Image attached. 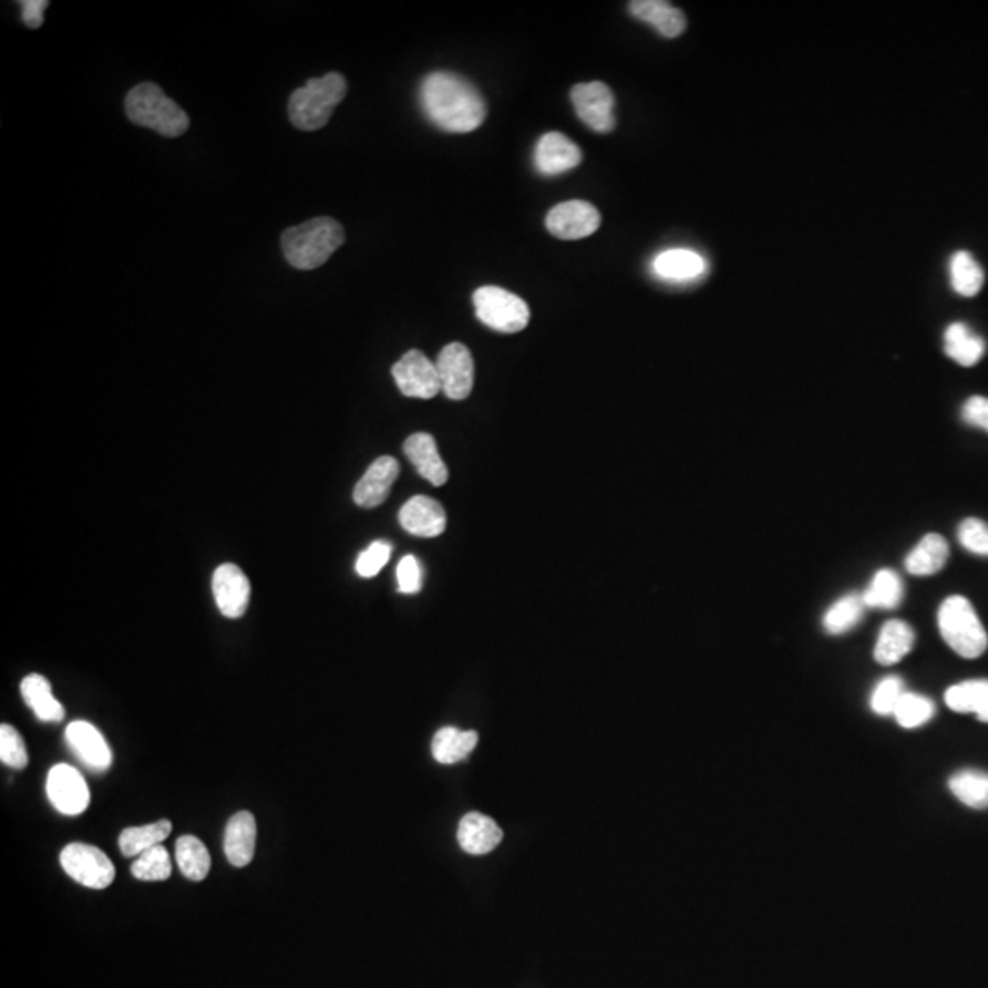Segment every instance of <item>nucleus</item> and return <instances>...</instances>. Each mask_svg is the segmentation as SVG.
<instances>
[{
  "mask_svg": "<svg viewBox=\"0 0 988 988\" xmlns=\"http://www.w3.org/2000/svg\"><path fill=\"white\" fill-rule=\"evenodd\" d=\"M951 794L972 810H988V774L981 771H959L948 782Z\"/></svg>",
  "mask_w": 988,
  "mask_h": 988,
  "instance_id": "obj_34",
  "label": "nucleus"
},
{
  "mask_svg": "<svg viewBox=\"0 0 988 988\" xmlns=\"http://www.w3.org/2000/svg\"><path fill=\"white\" fill-rule=\"evenodd\" d=\"M628 11L637 21L647 22L656 28L662 38L676 39L687 30V17L683 11L665 0H634Z\"/></svg>",
  "mask_w": 988,
  "mask_h": 988,
  "instance_id": "obj_18",
  "label": "nucleus"
},
{
  "mask_svg": "<svg viewBox=\"0 0 988 988\" xmlns=\"http://www.w3.org/2000/svg\"><path fill=\"white\" fill-rule=\"evenodd\" d=\"M476 317L485 327L500 333H516L526 330L529 325V306L526 300L516 297L507 289L498 286H484L473 295Z\"/></svg>",
  "mask_w": 988,
  "mask_h": 988,
  "instance_id": "obj_6",
  "label": "nucleus"
},
{
  "mask_svg": "<svg viewBox=\"0 0 988 988\" xmlns=\"http://www.w3.org/2000/svg\"><path fill=\"white\" fill-rule=\"evenodd\" d=\"M502 830L490 816L469 813L457 825V842L471 855H485L493 852L502 841Z\"/></svg>",
  "mask_w": 988,
  "mask_h": 988,
  "instance_id": "obj_22",
  "label": "nucleus"
},
{
  "mask_svg": "<svg viewBox=\"0 0 988 988\" xmlns=\"http://www.w3.org/2000/svg\"><path fill=\"white\" fill-rule=\"evenodd\" d=\"M948 557L950 549L945 536L930 533L909 552L905 560L906 569L915 577H930L945 568Z\"/></svg>",
  "mask_w": 988,
  "mask_h": 988,
  "instance_id": "obj_24",
  "label": "nucleus"
},
{
  "mask_svg": "<svg viewBox=\"0 0 988 988\" xmlns=\"http://www.w3.org/2000/svg\"><path fill=\"white\" fill-rule=\"evenodd\" d=\"M173 831V824L168 821H158L154 824L137 825V827H126L120 835V850L125 857H134L147 852L151 847L159 846L165 838H168Z\"/></svg>",
  "mask_w": 988,
  "mask_h": 988,
  "instance_id": "obj_30",
  "label": "nucleus"
},
{
  "mask_svg": "<svg viewBox=\"0 0 988 988\" xmlns=\"http://www.w3.org/2000/svg\"><path fill=\"white\" fill-rule=\"evenodd\" d=\"M945 703L957 714H976L988 723V679H970L951 685L945 692Z\"/></svg>",
  "mask_w": 988,
  "mask_h": 988,
  "instance_id": "obj_25",
  "label": "nucleus"
},
{
  "mask_svg": "<svg viewBox=\"0 0 988 988\" xmlns=\"http://www.w3.org/2000/svg\"><path fill=\"white\" fill-rule=\"evenodd\" d=\"M395 384L401 394L418 400H432L442 392L440 373L436 363H432L425 353L420 350L406 352L398 363L392 367Z\"/></svg>",
  "mask_w": 988,
  "mask_h": 988,
  "instance_id": "obj_9",
  "label": "nucleus"
},
{
  "mask_svg": "<svg viewBox=\"0 0 988 988\" xmlns=\"http://www.w3.org/2000/svg\"><path fill=\"white\" fill-rule=\"evenodd\" d=\"M915 634L905 620H888L878 634L873 658L883 667H892L906 658L914 648Z\"/></svg>",
  "mask_w": 988,
  "mask_h": 988,
  "instance_id": "obj_23",
  "label": "nucleus"
},
{
  "mask_svg": "<svg viewBox=\"0 0 988 988\" xmlns=\"http://www.w3.org/2000/svg\"><path fill=\"white\" fill-rule=\"evenodd\" d=\"M583 151L560 132H547L535 147V167L544 176H557L578 167Z\"/></svg>",
  "mask_w": 988,
  "mask_h": 988,
  "instance_id": "obj_15",
  "label": "nucleus"
},
{
  "mask_svg": "<svg viewBox=\"0 0 988 988\" xmlns=\"http://www.w3.org/2000/svg\"><path fill=\"white\" fill-rule=\"evenodd\" d=\"M436 369L443 394L453 401L467 400L474 383V361L469 348L451 342L438 356Z\"/></svg>",
  "mask_w": 988,
  "mask_h": 988,
  "instance_id": "obj_12",
  "label": "nucleus"
},
{
  "mask_svg": "<svg viewBox=\"0 0 988 988\" xmlns=\"http://www.w3.org/2000/svg\"><path fill=\"white\" fill-rule=\"evenodd\" d=\"M176 863L184 877L189 881H204L210 869L206 844L193 835L179 836L176 841Z\"/></svg>",
  "mask_w": 988,
  "mask_h": 988,
  "instance_id": "obj_32",
  "label": "nucleus"
},
{
  "mask_svg": "<svg viewBox=\"0 0 988 988\" xmlns=\"http://www.w3.org/2000/svg\"><path fill=\"white\" fill-rule=\"evenodd\" d=\"M400 474V463L395 457L381 456L370 465L363 478L359 480L353 490V502L372 510L383 504L389 496L390 487Z\"/></svg>",
  "mask_w": 988,
  "mask_h": 988,
  "instance_id": "obj_17",
  "label": "nucleus"
},
{
  "mask_svg": "<svg viewBox=\"0 0 988 988\" xmlns=\"http://www.w3.org/2000/svg\"><path fill=\"white\" fill-rule=\"evenodd\" d=\"M131 872L134 877L147 881V883L167 881L173 873V864H171L167 850L159 844V846L151 847L142 855H137L136 861L132 863Z\"/></svg>",
  "mask_w": 988,
  "mask_h": 988,
  "instance_id": "obj_36",
  "label": "nucleus"
},
{
  "mask_svg": "<svg viewBox=\"0 0 988 988\" xmlns=\"http://www.w3.org/2000/svg\"><path fill=\"white\" fill-rule=\"evenodd\" d=\"M400 524L406 533L421 538L442 535L447 526V515L442 504L429 496H414L400 511Z\"/></svg>",
  "mask_w": 988,
  "mask_h": 988,
  "instance_id": "obj_16",
  "label": "nucleus"
},
{
  "mask_svg": "<svg viewBox=\"0 0 988 988\" xmlns=\"http://www.w3.org/2000/svg\"><path fill=\"white\" fill-rule=\"evenodd\" d=\"M599 226V210L584 200L563 202L553 207L546 216L547 231L560 240L591 237Z\"/></svg>",
  "mask_w": 988,
  "mask_h": 988,
  "instance_id": "obj_11",
  "label": "nucleus"
},
{
  "mask_svg": "<svg viewBox=\"0 0 988 988\" xmlns=\"http://www.w3.org/2000/svg\"><path fill=\"white\" fill-rule=\"evenodd\" d=\"M957 541L967 552L988 557V524L979 518H967L957 527Z\"/></svg>",
  "mask_w": 988,
  "mask_h": 988,
  "instance_id": "obj_39",
  "label": "nucleus"
},
{
  "mask_svg": "<svg viewBox=\"0 0 988 988\" xmlns=\"http://www.w3.org/2000/svg\"><path fill=\"white\" fill-rule=\"evenodd\" d=\"M984 337L976 336L965 322H954L945 331V353L961 367H974L985 356Z\"/></svg>",
  "mask_w": 988,
  "mask_h": 988,
  "instance_id": "obj_27",
  "label": "nucleus"
},
{
  "mask_svg": "<svg viewBox=\"0 0 988 988\" xmlns=\"http://www.w3.org/2000/svg\"><path fill=\"white\" fill-rule=\"evenodd\" d=\"M861 597L866 610H894L905 597V586L894 569H881Z\"/></svg>",
  "mask_w": 988,
  "mask_h": 988,
  "instance_id": "obj_28",
  "label": "nucleus"
},
{
  "mask_svg": "<svg viewBox=\"0 0 988 988\" xmlns=\"http://www.w3.org/2000/svg\"><path fill=\"white\" fill-rule=\"evenodd\" d=\"M21 6L22 22L28 28H41L42 16L48 8L47 0H24Z\"/></svg>",
  "mask_w": 988,
  "mask_h": 988,
  "instance_id": "obj_43",
  "label": "nucleus"
},
{
  "mask_svg": "<svg viewBox=\"0 0 988 988\" xmlns=\"http://www.w3.org/2000/svg\"><path fill=\"white\" fill-rule=\"evenodd\" d=\"M406 457L411 460L415 471L429 480L432 485L445 484L449 480L447 465L443 463L442 456L438 453L436 440L426 434V432H418L412 434L403 445Z\"/></svg>",
  "mask_w": 988,
  "mask_h": 988,
  "instance_id": "obj_19",
  "label": "nucleus"
},
{
  "mask_svg": "<svg viewBox=\"0 0 988 988\" xmlns=\"http://www.w3.org/2000/svg\"><path fill=\"white\" fill-rule=\"evenodd\" d=\"M213 591L222 616L238 619L246 614L251 586L243 569L235 564H222L213 575Z\"/></svg>",
  "mask_w": 988,
  "mask_h": 988,
  "instance_id": "obj_14",
  "label": "nucleus"
},
{
  "mask_svg": "<svg viewBox=\"0 0 988 988\" xmlns=\"http://www.w3.org/2000/svg\"><path fill=\"white\" fill-rule=\"evenodd\" d=\"M936 714V704L926 696L906 690L895 707L894 718L903 729H917L928 723Z\"/></svg>",
  "mask_w": 988,
  "mask_h": 988,
  "instance_id": "obj_35",
  "label": "nucleus"
},
{
  "mask_svg": "<svg viewBox=\"0 0 988 988\" xmlns=\"http://www.w3.org/2000/svg\"><path fill=\"white\" fill-rule=\"evenodd\" d=\"M70 751L94 773H105L112 765V751L105 738L89 721H72L66 727Z\"/></svg>",
  "mask_w": 988,
  "mask_h": 988,
  "instance_id": "obj_13",
  "label": "nucleus"
},
{
  "mask_svg": "<svg viewBox=\"0 0 988 988\" xmlns=\"http://www.w3.org/2000/svg\"><path fill=\"white\" fill-rule=\"evenodd\" d=\"M572 103L578 120L591 131L608 134L616 128V97L608 84L600 81L575 84L572 89Z\"/></svg>",
  "mask_w": 988,
  "mask_h": 988,
  "instance_id": "obj_8",
  "label": "nucleus"
},
{
  "mask_svg": "<svg viewBox=\"0 0 988 988\" xmlns=\"http://www.w3.org/2000/svg\"><path fill=\"white\" fill-rule=\"evenodd\" d=\"M47 793L48 800L61 815H81L90 804L89 785L84 782L83 774L66 763H59L50 769Z\"/></svg>",
  "mask_w": 988,
  "mask_h": 988,
  "instance_id": "obj_10",
  "label": "nucleus"
},
{
  "mask_svg": "<svg viewBox=\"0 0 988 988\" xmlns=\"http://www.w3.org/2000/svg\"><path fill=\"white\" fill-rule=\"evenodd\" d=\"M126 116L132 123L153 128L162 136L178 137L189 128V116L158 84L142 83L126 94Z\"/></svg>",
  "mask_w": 988,
  "mask_h": 988,
  "instance_id": "obj_4",
  "label": "nucleus"
},
{
  "mask_svg": "<svg viewBox=\"0 0 988 988\" xmlns=\"http://www.w3.org/2000/svg\"><path fill=\"white\" fill-rule=\"evenodd\" d=\"M61 866L75 883L90 889H105L114 883L116 867L100 847L70 844L61 852Z\"/></svg>",
  "mask_w": 988,
  "mask_h": 988,
  "instance_id": "obj_7",
  "label": "nucleus"
},
{
  "mask_svg": "<svg viewBox=\"0 0 988 988\" xmlns=\"http://www.w3.org/2000/svg\"><path fill=\"white\" fill-rule=\"evenodd\" d=\"M390 547L389 542L378 541L370 544L356 563V572L363 578H372L383 569L384 564L389 563Z\"/></svg>",
  "mask_w": 988,
  "mask_h": 988,
  "instance_id": "obj_40",
  "label": "nucleus"
},
{
  "mask_svg": "<svg viewBox=\"0 0 988 988\" xmlns=\"http://www.w3.org/2000/svg\"><path fill=\"white\" fill-rule=\"evenodd\" d=\"M707 260L690 249H667L653 258V274L670 282H690L707 274Z\"/></svg>",
  "mask_w": 988,
  "mask_h": 988,
  "instance_id": "obj_21",
  "label": "nucleus"
},
{
  "mask_svg": "<svg viewBox=\"0 0 988 988\" xmlns=\"http://www.w3.org/2000/svg\"><path fill=\"white\" fill-rule=\"evenodd\" d=\"M963 421L976 429H984L988 432V398L984 395H972L970 400L965 401L963 405Z\"/></svg>",
  "mask_w": 988,
  "mask_h": 988,
  "instance_id": "obj_42",
  "label": "nucleus"
},
{
  "mask_svg": "<svg viewBox=\"0 0 988 988\" xmlns=\"http://www.w3.org/2000/svg\"><path fill=\"white\" fill-rule=\"evenodd\" d=\"M864 611H866V606H864L861 595H844L836 600L835 605L830 606V610L825 611L822 625L830 636H842V634L853 630L863 620Z\"/></svg>",
  "mask_w": 988,
  "mask_h": 988,
  "instance_id": "obj_31",
  "label": "nucleus"
},
{
  "mask_svg": "<svg viewBox=\"0 0 988 988\" xmlns=\"http://www.w3.org/2000/svg\"><path fill=\"white\" fill-rule=\"evenodd\" d=\"M398 586L401 594H418L421 589V566L415 557L406 555L398 566Z\"/></svg>",
  "mask_w": 988,
  "mask_h": 988,
  "instance_id": "obj_41",
  "label": "nucleus"
},
{
  "mask_svg": "<svg viewBox=\"0 0 988 988\" xmlns=\"http://www.w3.org/2000/svg\"><path fill=\"white\" fill-rule=\"evenodd\" d=\"M951 288L961 297H976L985 282V271L967 251H957L950 260Z\"/></svg>",
  "mask_w": 988,
  "mask_h": 988,
  "instance_id": "obj_33",
  "label": "nucleus"
},
{
  "mask_svg": "<svg viewBox=\"0 0 988 988\" xmlns=\"http://www.w3.org/2000/svg\"><path fill=\"white\" fill-rule=\"evenodd\" d=\"M937 625L948 647L965 659L984 656L988 647L987 630L974 610L972 603L961 595L943 600L937 611Z\"/></svg>",
  "mask_w": 988,
  "mask_h": 988,
  "instance_id": "obj_5",
  "label": "nucleus"
},
{
  "mask_svg": "<svg viewBox=\"0 0 988 988\" xmlns=\"http://www.w3.org/2000/svg\"><path fill=\"white\" fill-rule=\"evenodd\" d=\"M347 90V80L337 72L308 81L289 97V120L299 131H319L330 122L333 109L344 100Z\"/></svg>",
  "mask_w": 988,
  "mask_h": 988,
  "instance_id": "obj_3",
  "label": "nucleus"
},
{
  "mask_svg": "<svg viewBox=\"0 0 988 988\" xmlns=\"http://www.w3.org/2000/svg\"><path fill=\"white\" fill-rule=\"evenodd\" d=\"M257 844V822L247 811H240L227 822L224 852L233 866L244 867L251 863Z\"/></svg>",
  "mask_w": 988,
  "mask_h": 988,
  "instance_id": "obj_20",
  "label": "nucleus"
},
{
  "mask_svg": "<svg viewBox=\"0 0 988 988\" xmlns=\"http://www.w3.org/2000/svg\"><path fill=\"white\" fill-rule=\"evenodd\" d=\"M21 694L28 707L38 716V720L44 723H59L63 721V704L59 703L52 694V687L41 673H30L22 679Z\"/></svg>",
  "mask_w": 988,
  "mask_h": 988,
  "instance_id": "obj_26",
  "label": "nucleus"
},
{
  "mask_svg": "<svg viewBox=\"0 0 988 988\" xmlns=\"http://www.w3.org/2000/svg\"><path fill=\"white\" fill-rule=\"evenodd\" d=\"M282 251L295 269L310 271L321 268L328 258L344 244V229L339 222L319 216L282 233Z\"/></svg>",
  "mask_w": 988,
  "mask_h": 988,
  "instance_id": "obj_2",
  "label": "nucleus"
},
{
  "mask_svg": "<svg viewBox=\"0 0 988 988\" xmlns=\"http://www.w3.org/2000/svg\"><path fill=\"white\" fill-rule=\"evenodd\" d=\"M420 101L425 116L445 132H473L485 120L484 97L476 86L451 72L426 75L421 83Z\"/></svg>",
  "mask_w": 988,
  "mask_h": 988,
  "instance_id": "obj_1",
  "label": "nucleus"
},
{
  "mask_svg": "<svg viewBox=\"0 0 988 988\" xmlns=\"http://www.w3.org/2000/svg\"><path fill=\"white\" fill-rule=\"evenodd\" d=\"M905 692L903 679L897 678V676H888V678L881 679L875 685L872 698H869V707H872L875 714L894 716L895 707H897Z\"/></svg>",
  "mask_w": 988,
  "mask_h": 988,
  "instance_id": "obj_37",
  "label": "nucleus"
},
{
  "mask_svg": "<svg viewBox=\"0 0 988 988\" xmlns=\"http://www.w3.org/2000/svg\"><path fill=\"white\" fill-rule=\"evenodd\" d=\"M478 734L474 731H457L454 727H443L432 740V754L440 763L462 762L474 751Z\"/></svg>",
  "mask_w": 988,
  "mask_h": 988,
  "instance_id": "obj_29",
  "label": "nucleus"
},
{
  "mask_svg": "<svg viewBox=\"0 0 988 988\" xmlns=\"http://www.w3.org/2000/svg\"><path fill=\"white\" fill-rule=\"evenodd\" d=\"M0 760L16 771H21L28 765L27 745L16 727H0Z\"/></svg>",
  "mask_w": 988,
  "mask_h": 988,
  "instance_id": "obj_38",
  "label": "nucleus"
}]
</instances>
